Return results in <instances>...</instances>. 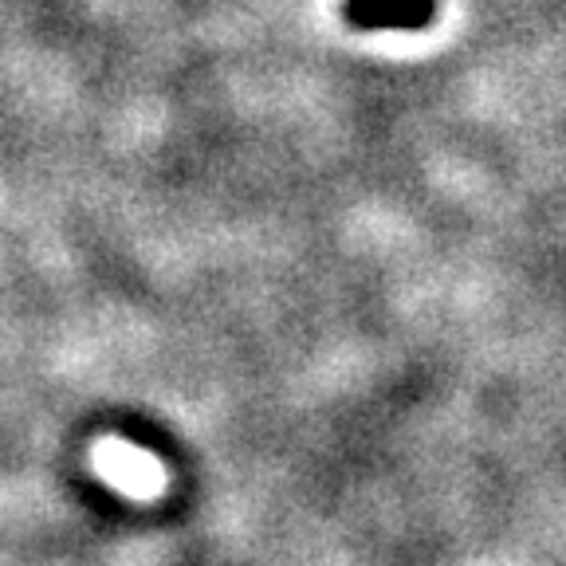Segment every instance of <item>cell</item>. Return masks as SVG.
<instances>
[{
	"label": "cell",
	"mask_w": 566,
	"mask_h": 566,
	"mask_svg": "<svg viewBox=\"0 0 566 566\" xmlns=\"http://www.w3.org/2000/svg\"><path fill=\"white\" fill-rule=\"evenodd\" d=\"M95 469L103 472L106 484H115L126 495H138V500H150V495H158L166 488L161 460L138 449V444L118 441V437H106L95 449Z\"/></svg>",
	"instance_id": "1"
},
{
	"label": "cell",
	"mask_w": 566,
	"mask_h": 566,
	"mask_svg": "<svg viewBox=\"0 0 566 566\" xmlns=\"http://www.w3.org/2000/svg\"><path fill=\"white\" fill-rule=\"evenodd\" d=\"M424 17V0H358L354 20L363 24H417Z\"/></svg>",
	"instance_id": "2"
}]
</instances>
